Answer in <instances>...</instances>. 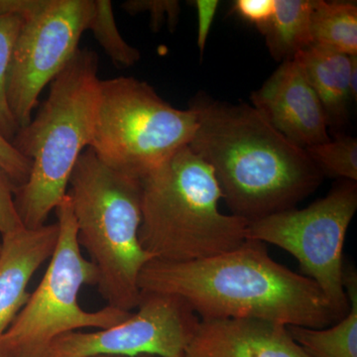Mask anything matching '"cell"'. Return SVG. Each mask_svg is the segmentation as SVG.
I'll return each instance as SVG.
<instances>
[{"label": "cell", "instance_id": "1", "mask_svg": "<svg viewBox=\"0 0 357 357\" xmlns=\"http://www.w3.org/2000/svg\"><path fill=\"white\" fill-rule=\"evenodd\" d=\"M141 292L170 294L202 319H257L287 326L325 328L337 316L316 283L246 239L236 249L198 261H153L143 268Z\"/></svg>", "mask_w": 357, "mask_h": 357}, {"label": "cell", "instance_id": "2", "mask_svg": "<svg viewBox=\"0 0 357 357\" xmlns=\"http://www.w3.org/2000/svg\"><path fill=\"white\" fill-rule=\"evenodd\" d=\"M189 146L213 168L231 215L255 222L295 208L323 181L305 148L248 103L195 100Z\"/></svg>", "mask_w": 357, "mask_h": 357}, {"label": "cell", "instance_id": "3", "mask_svg": "<svg viewBox=\"0 0 357 357\" xmlns=\"http://www.w3.org/2000/svg\"><path fill=\"white\" fill-rule=\"evenodd\" d=\"M100 82L96 52L79 49L52 82L38 114L11 141L31 162L29 177L14 192L26 229L46 225L67 195L77 160L93 139Z\"/></svg>", "mask_w": 357, "mask_h": 357}, {"label": "cell", "instance_id": "4", "mask_svg": "<svg viewBox=\"0 0 357 357\" xmlns=\"http://www.w3.org/2000/svg\"><path fill=\"white\" fill-rule=\"evenodd\" d=\"M213 168L189 145L141 180V246L154 260L198 261L246 241L248 222L220 210Z\"/></svg>", "mask_w": 357, "mask_h": 357}, {"label": "cell", "instance_id": "5", "mask_svg": "<svg viewBox=\"0 0 357 357\" xmlns=\"http://www.w3.org/2000/svg\"><path fill=\"white\" fill-rule=\"evenodd\" d=\"M69 187L77 243L95 267L98 292L107 306L131 312L140 302L141 271L154 260L139 241L141 181L105 165L88 148Z\"/></svg>", "mask_w": 357, "mask_h": 357}, {"label": "cell", "instance_id": "6", "mask_svg": "<svg viewBox=\"0 0 357 357\" xmlns=\"http://www.w3.org/2000/svg\"><path fill=\"white\" fill-rule=\"evenodd\" d=\"M197 128L196 110L176 109L146 82L102 79L89 148L105 165L141 181L189 145Z\"/></svg>", "mask_w": 357, "mask_h": 357}, {"label": "cell", "instance_id": "7", "mask_svg": "<svg viewBox=\"0 0 357 357\" xmlns=\"http://www.w3.org/2000/svg\"><path fill=\"white\" fill-rule=\"evenodd\" d=\"M55 211L57 246L38 287L0 335V357H42L49 345L65 333L82 328L103 330L131 314L109 306L96 312L79 306V291L84 285H96L98 275L82 255L69 195Z\"/></svg>", "mask_w": 357, "mask_h": 357}, {"label": "cell", "instance_id": "8", "mask_svg": "<svg viewBox=\"0 0 357 357\" xmlns=\"http://www.w3.org/2000/svg\"><path fill=\"white\" fill-rule=\"evenodd\" d=\"M357 210L356 182L345 181L305 208H290L248 222L246 238L278 246L299 262L321 289L338 321L349 310L342 252Z\"/></svg>", "mask_w": 357, "mask_h": 357}, {"label": "cell", "instance_id": "9", "mask_svg": "<svg viewBox=\"0 0 357 357\" xmlns=\"http://www.w3.org/2000/svg\"><path fill=\"white\" fill-rule=\"evenodd\" d=\"M93 9V0H42L24 16L7 81L9 109L20 128L31 121L41 91L79 50Z\"/></svg>", "mask_w": 357, "mask_h": 357}, {"label": "cell", "instance_id": "10", "mask_svg": "<svg viewBox=\"0 0 357 357\" xmlns=\"http://www.w3.org/2000/svg\"><path fill=\"white\" fill-rule=\"evenodd\" d=\"M137 309L110 328L61 335L42 357H184L199 323L188 303L170 294L141 292Z\"/></svg>", "mask_w": 357, "mask_h": 357}, {"label": "cell", "instance_id": "11", "mask_svg": "<svg viewBox=\"0 0 357 357\" xmlns=\"http://www.w3.org/2000/svg\"><path fill=\"white\" fill-rule=\"evenodd\" d=\"M251 102L279 132L301 147L331 140L323 105L294 60L282 62L251 95Z\"/></svg>", "mask_w": 357, "mask_h": 357}, {"label": "cell", "instance_id": "12", "mask_svg": "<svg viewBox=\"0 0 357 357\" xmlns=\"http://www.w3.org/2000/svg\"><path fill=\"white\" fill-rule=\"evenodd\" d=\"M184 357H310L288 326L257 319H199Z\"/></svg>", "mask_w": 357, "mask_h": 357}, {"label": "cell", "instance_id": "13", "mask_svg": "<svg viewBox=\"0 0 357 357\" xmlns=\"http://www.w3.org/2000/svg\"><path fill=\"white\" fill-rule=\"evenodd\" d=\"M59 238L57 222L21 229L1 236L0 248V335L21 311L27 287L37 270L51 259Z\"/></svg>", "mask_w": 357, "mask_h": 357}, {"label": "cell", "instance_id": "14", "mask_svg": "<svg viewBox=\"0 0 357 357\" xmlns=\"http://www.w3.org/2000/svg\"><path fill=\"white\" fill-rule=\"evenodd\" d=\"M352 57L310 46L293 59L319 96L328 126L344 123L349 116Z\"/></svg>", "mask_w": 357, "mask_h": 357}, {"label": "cell", "instance_id": "15", "mask_svg": "<svg viewBox=\"0 0 357 357\" xmlns=\"http://www.w3.org/2000/svg\"><path fill=\"white\" fill-rule=\"evenodd\" d=\"M344 285L349 310L328 328L288 326L293 340L310 357H357V273L345 267Z\"/></svg>", "mask_w": 357, "mask_h": 357}, {"label": "cell", "instance_id": "16", "mask_svg": "<svg viewBox=\"0 0 357 357\" xmlns=\"http://www.w3.org/2000/svg\"><path fill=\"white\" fill-rule=\"evenodd\" d=\"M312 6L314 0H276L273 17L262 34L275 60H293L312 46Z\"/></svg>", "mask_w": 357, "mask_h": 357}, {"label": "cell", "instance_id": "17", "mask_svg": "<svg viewBox=\"0 0 357 357\" xmlns=\"http://www.w3.org/2000/svg\"><path fill=\"white\" fill-rule=\"evenodd\" d=\"M312 46L357 55L356 2L314 0L311 16Z\"/></svg>", "mask_w": 357, "mask_h": 357}, {"label": "cell", "instance_id": "18", "mask_svg": "<svg viewBox=\"0 0 357 357\" xmlns=\"http://www.w3.org/2000/svg\"><path fill=\"white\" fill-rule=\"evenodd\" d=\"M86 31L93 33L98 43L117 67L130 68L139 62L140 52L121 36L109 0H93V13Z\"/></svg>", "mask_w": 357, "mask_h": 357}, {"label": "cell", "instance_id": "19", "mask_svg": "<svg viewBox=\"0 0 357 357\" xmlns=\"http://www.w3.org/2000/svg\"><path fill=\"white\" fill-rule=\"evenodd\" d=\"M310 158L323 175L356 182L357 139L337 136L335 139L305 148Z\"/></svg>", "mask_w": 357, "mask_h": 357}, {"label": "cell", "instance_id": "20", "mask_svg": "<svg viewBox=\"0 0 357 357\" xmlns=\"http://www.w3.org/2000/svg\"><path fill=\"white\" fill-rule=\"evenodd\" d=\"M24 16L8 14L0 16V134L13 141L20 126L14 119L7 100V81L14 47Z\"/></svg>", "mask_w": 357, "mask_h": 357}, {"label": "cell", "instance_id": "21", "mask_svg": "<svg viewBox=\"0 0 357 357\" xmlns=\"http://www.w3.org/2000/svg\"><path fill=\"white\" fill-rule=\"evenodd\" d=\"M122 8L129 14L148 13L151 28L158 31L164 24L175 28L181 13L180 2L176 0H129Z\"/></svg>", "mask_w": 357, "mask_h": 357}, {"label": "cell", "instance_id": "22", "mask_svg": "<svg viewBox=\"0 0 357 357\" xmlns=\"http://www.w3.org/2000/svg\"><path fill=\"white\" fill-rule=\"evenodd\" d=\"M0 170L9 178L14 188L24 185L30 171L31 162L13 146L10 141L0 134Z\"/></svg>", "mask_w": 357, "mask_h": 357}, {"label": "cell", "instance_id": "23", "mask_svg": "<svg viewBox=\"0 0 357 357\" xmlns=\"http://www.w3.org/2000/svg\"><path fill=\"white\" fill-rule=\"evenodd\" d=\"M14 192L13 183L0 170V236L24 227L16 208Z\"/></svg>", "mask_w": 357, "mask_h": 357}, {"label": "cell", "instance_id": "24", "mask_svg": "<svg viewBox=\"0 0 357 357\" xmlns=\"http://www.w3.org/2000/svg\"><path fill=\"white\" fill-rule=\"evenodd\" d=\"M276 0H236L234 13L264 33L273 17Z\"/></svg>", "mask_w": 357, "mask_h": 357}, {"label": "cell", "instance_id": "25", "mask_svg": "<svg viewBox=\"0 0 357 357\" xmlns=\"http://www.w3.org/2000/svg\"><path fill=\"white\" fill-rule=\"evenodd\" d=\"M195 6L198 11V46L201 53H204L220 2L217 0H196Z\"/></svg>", "mask_w": 357, "mask_h": 357}, {"label": "cell", "instance_id": "26", "mask_svg": "<svg viewBox=\"0 0 357 357\" xmlns=\"http://www.w3.org/2000/svg\"><path fill=\"white\" fill-rule=\"evenodd\" d=\"M42 0H0V16L18 14L26 16L38 8Z\"/></svg>", "mask_w": 357, "mask_h": 357}, {"label": "cell", "instance_id": "27", "mask_svg": "<svg viewBox=\"0 0 357 357\" xmlns=\"http://www.w3.org/2000/svg\"><path fill=\"white\" fill-rule=\"evenodd\" d=\"M351 95L352 100H357V55L352 57V66L351 72Z\"/></svg>", "mask_w": 357, "mask_h": 357}, {"label": "cell", "instance_id": "28", "mask_svg": "<svg viewBox=\"0 0 357 357\" xmlns=\"http://www.w3.org/2000/svg\"><path fill=\"white\" fill-rule=\"evenodd\" d=\"M95 357H128V356H95ZM134 357H158V356H134Z\"/></svg>", "mask_w": 357, "mask_h": 357}, {"label": "cell", "instance_id": "29", "mask_svg": "<svg viewBox=\"0 0 357 357\" xmlns=\"http://www.w3.org/2000/svg\"><path fill=\"white\" fill-rule=\"evenodd\" d=\"M0 248H1V236H0Z\"/></svg>", "mask_w": 357, "mask_h": 357}]
</instances>
